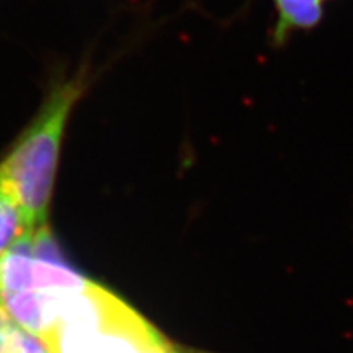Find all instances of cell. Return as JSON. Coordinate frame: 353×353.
Wrapping results in <instances>:
<instances>
[{
	"label": "cell",
	"instance_id": "obj_3",
	"mask_svg": "<svg viewBox=\"0 0 353 353\" xmlns=\"http://www.w3.org/2000/svg\"><path fill=\"white\" fill-rule=\"evenodd\" d=\"M31 233L17 240L0 258V293L72 292L88 281L63 259H41L31 252Z\"/></svg>",
	"mask_w": 353,
	"mask_h": 353
},
{
	"label": "cell",
	"instance_id": "obj_1",
	"mask_svg": "<svg viewBox=\"0 0 353 353\" xmlns=\"http://www.w3.org/2000/svg\"><path fill=\"white\" fill-rule=\"evenodd\" d=\"M49 353H175L159 331L105 287L62 292Z\"/></svg>",
	"mask_w": 353,
	"mask_h": 353
},
{
	"label": "cell",
	"instance_id": "obj_4",
	"mask_svg": "<svg viewBox=\"0 0 353 353\" xmlns=\"http://www.w3.org/2000/svg\"><path fill=\"white\" fill-rule=\"evenodd\" d=\"M279 21L274 40L283 43L293 30L315 27L323 18V0H275Z\"/></svg>",
	"mask_w": 353,
	"mask_h": 353
},
{
	"label": "cell",
	"instance_id": "obj_2",
	"mask_svg": "<svg viewBox=\"0 0 353 353\" xmlns=\"http://www.w3.org/2000/svg\"><path fill=\"white\" fill-rule=\"evenodd\" d=\"M83 90V74L54 85L36 119L0 165L31 231L46 225L65 124Z\"/></svg>",
	"mask_w": 353,
	"mask_h": 353
},
{
	"label": "cell",
	"instance_id": "obj_5",
	"mask_svg": "<svg viewBox=\"0 0 353 353\" xmlns=\"http://www.w3.org/2000/svg\"><path fill=\"white\" fill-rule=\"evenodd\" d=\"M28 231L31 230L22 208L0 170V258Z\"/></svg>",
	"mask_w": 353,
	"mask_h": 353
},
{
	"label": "cell",
	"instance_id": "obj_6",
	"mask_svg": "<svg viewBox=\"0 0 353 353\" xmlns=\"http://www.w3.org/2000/svg\"><path fill=\"white\" fill-rule=\"evenodd\" d=\"M19 331L21 327L0 302V353H21Z\"/></svg>",
	"mask_w": 353,
	"mask_h": 353
},
{
	"label": "cell",
	"instance_id": "obj_7",
	"mask_svg": "<svg viewBox=\"0 0 353 353\" xmlns=\"http://www.w3.org/2000/svg\"><path fill=\"white\" fill-rule=\"evenodd\" d=\"M19 343L21 353H49V349L44 345V341L36 336H32L24 328H21L19 331Z\"/></svg>",
	"mask_w": 353,
	"mask_h": 353
}]
</instances>
